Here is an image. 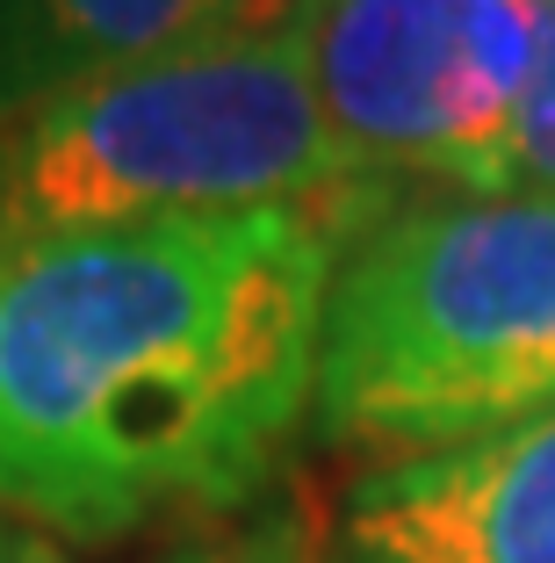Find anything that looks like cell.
<instances>
[{
    "label": "cell",
    "mask_w": 555,
    "mask_h": 563,
    "mask_svg": "<svg viewBox=\"0 0 555 563\" xmlns=\"http://www.w3.org/2000/svg\"><path fill=\"white\" fill-rule=\"evenodd\" d=\"M354 232L325 210H245L8 239L0 514L95 542L245 498L318 405Z\"/></svg>",
    "instance_id": "cell-1"
},
{
    "label": "cell",
    "mask_w": 555,
    "mask_h": 563,
    "mask_svg": "<svg viewBox=\"0 0 555 563\" xmlns=\"http://www.w3.org/2000/svg\"><path fill=\"white\" fill-rule=\"evenodd\" d=\"M245 210H382L325 123L303 22L159 51L0 123V246Z\"/></svg>",
    "instance_id": "cell-2"
},
{
    "label": "cell",
    "mask_w": 555,
    "mask_h": 563,
    "mask_svg": "<svg viewBox=\"0 0 555 563\" xmlns=\"http://www.w3.org/2000/svg\"><path fill=\"white\" fill-rule=\"evenodd\" d=\"M311 412L332 441L397 455L555 412V196L368 217L325 297Z\"/></svg>",
    "instance_id": "cell-3"
},
{
    "label": "cell",
    "mask_w": 555,
    "mask_h": 563,
    "mask_svg": "<svg viewBox=\"0 0 555 563\" xmlns=\"http://www.w3.org/2000/svg\"><path fill=\"white\" fill-rule=\"evenodd\" d=\"M548 0H303V58L368 181L490 196L541 58Z\"/></svg>",
    "instance_id": "cell-4"
},
{
    "label": "cell",
    "mask_w": 555,
    "mask_h": 563,
    "mask_svg": "<svg viewBox=\"0 0 555 563\" xmlns=\"http://www.w3.org/2000/svg\"><path fill=\"white\" fill-rule=\"evenodd\" d=\"M332 563H555V412L360 477Z\"/></svg>",
    "instance_id": "cell-5"
},
{
    "label": "cell",
    "mask_w": 555,
    "mask_h": 563,
    "mask_svg": "<svg viewBox=\"0 0 555 563\" xmlns=\"http://www.w3.org/2000/svg\"><path fill=\"white\" fill-rule=\"evenodd\" d=\"M296 22L303 0H0V123L95 73Z\"/></svg>",
    "instance_id": "cell-6"
},
{
    "label": "cell",
    "mask_w": 555,
    "mask_h": 563,
    "mask_svg": "<svg viewBox=\"0 0 555 563\" xmlns=\"http://www.w3.org/2000/svg\"><path fill=\"white\" fill-rule=\"evenodd\" d=\"M180 563H311L296 542L281 534H260V542H231V549H202V556H180Z\"/></svg>",
    "instance_id": "cell-7"
},
{
    "label": "cell",
    "mask_w": 555,
    "mask_h": 563,
    "mask_svg": "<svg viewBox=\"0 0 555 563\" xmlns=\"http://www.w3.org/2000/svg\"><path fill=\"white\" fill-rule=\"evenodd\" d=\"M0 563H58V549H51L36 528H22V520L0 514Z\"/></svg>",
    "instance_id": "cell-8"
},
{
    "label": "cell",
    "mask_w": 555,
    "mask_h": 563,
    "mask_svg": "<svg viewBox=\"0 0 555 563\" xmlns=\"http://www.w3.org/2000/svg\"><path fill=\"white\" fill-rule=\"evenodd\" d=\"M548 8H555V0H548Z\"/></svg>",
    "instance_id": "cell-9"
}]
</instances>
